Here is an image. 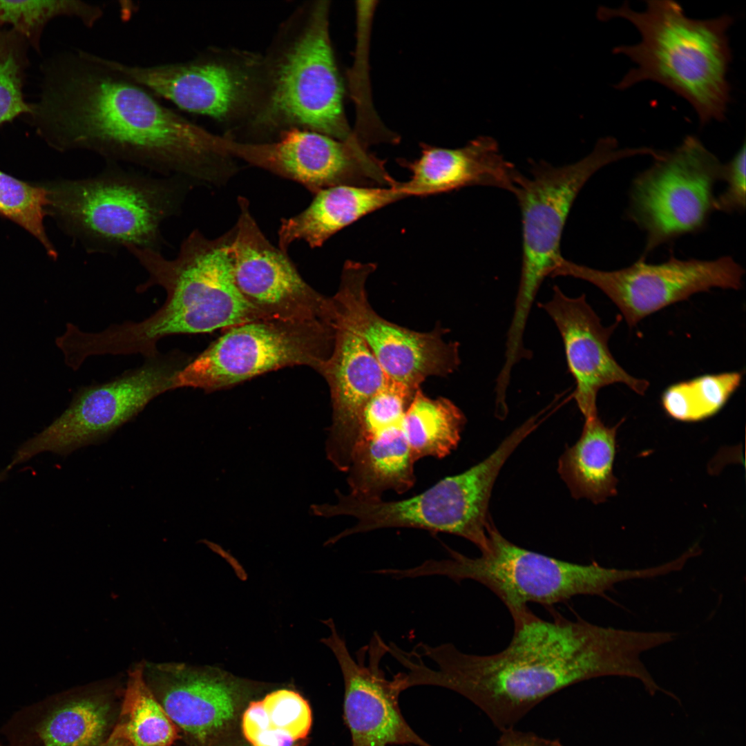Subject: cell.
<instances>
[{
    "mask_svg": "<svg viewBox=\"0 0 746 746\" xmlns=\"http://www.w3.org/2000/svg\"><path fill=\"white\" fill-rule=\"evenodd\" d=\"M40 70L38 99L22 118L52 149L92 152L192 186L220 184L236 171L216 149V134L162 105L106 57L66 50Z\"/></svg>",
    "mask_w": 746,
    "mask_h": 746,
    "instance_id": "1",
    "label": "cell"
},
{
    "mask_svg": "<svg viewBox=\"0 0 746 746\" xmlns=\"http://www.w3.org/2000/svg\"><path fill=\"white\" fill-rule=\"evenodd\" d=\"M510 613L513 637L494 654L463 653L452 643L421 642L419 653L437 667L417 664L414 684L458 693L501 731L515 727L546 698L578 682L609 676L644 681L648 676L640 659L648 644L640 631L571 620L555 612L553 620H544L528 606Z\"/></svg>",
    "mask_w": 746,
    "mask_h": 746,
    "instance_id": "2",
    "label": "cell"
},
{
    "mask_svg": "<svg viewBox=\"0 0 746 746\" xmlns=\"http://www.w3.org/2000/svg\"><path fill=\"white\" fill-rule=\"evenodd\" d=\"M232 238L233 229L215 238L194 229L171 259L160 251L126 246L147 274L144 283L136 287L137 292L160 286L166 292V299L143 321L114 324L95 332L93 341L97 353L140 354L145 358L157 353V342L171 335L211 332L266 319L236 286Z\"/></svg>",
    "mask_w": 746,
    "mask_h": 746,
    "instance_id": "3",
    "label": "cell"
},
{
    "mask_svg": "<svg viewBox=\"0 0 746 746\" xmlns=\"http://www.w3.org/2000/svg\"><path fill=\"white\" fill-rule=\"evenodd\" d=\"M645 3V9L640 12L627 2L597 10L600 20L624 19L640 35L638 43L613 49V53L625 55L635 64L615 88L624 90L651 81L687 101L701 126L724 121L731 90L727 79L732 60L727 31L734 19L729 15L690 18L681 5L672 0Z\"/></svg>",
    "mask_w": 746,
    "mask_h": 746,
    "instance_id": "4",
    "label": "cell"
},
{
    "mask_svg": "<svg viewBox=\"0 0 746 746\" xmlns=\"http://www.w3.org/2000/svg\"><path fill=\"white\" fill-rule=\"evenodd\" d=\"M41 184L46 214L89 254L116 255L126 246L161 252L162 227L177 216L192 185L176 177H154L107 162L99 173Z\"/></svg>",
    "mask_w": 746,
    "mask_h": 746,
    "instance_id": "5",
    "label": "cell"
},
{
    "mask_svg": "<svg viewBox=\"0 0 746 746\" xmlns=\"http://www.w3.org/2000/svg\"><path fill=\"white\" fill-rule=\"evenodd\" d=\"M329 3L300 6L283 23L263 60L268 94L251 135L298 128L357 142L347 124L329 32Z\"/></svg>",
    "mask_w": 746,
    "mask_h": 746,
    "instance_id": "6",
    "label": "cell"
},
{
    "mask_svg": "<svg viewBox=\"0 0 746 746\" xmlns=\"http://www.w3.org/2000/svg\"><path fill=\"white\" fill-rule=\"evenodd\" d=\"M488 544L477 557L448 548L450 558L428 560L401 569V578L441 575L459 583L479 582L492 591L509 611L529 602L551 606L580 595L607 597L618 583L645 579V568H606L597 562L581 564L534 552L507 540L490 522Z\"/></svg>",
    "mask_w": 746,
    "mask_h": 746,
    "instance_id": "7",
    "label": "cell"
},
{
    "mask_svg": "<svg viewBox=\"0 0 746 746\" xmlns=\"http://www.w3.org/2000/svg\"><path fill=\"white\" fill-rule=\"evenodd\" d=\"M521 443L511 433L481 462L460 474L447 477L409 499H364L339 490L335 504H314V515L353 517L356 524L328 540V544L358 533L388 528H414L462 537L481 551L488 544V504L493 485L508 457Z\"/></svg>",
    "mask_w": 746,
    "mask_h": 746,
    "instance_id": "8",
    "label": "cell"
},
{
    "mask_svg": "<svg viewBox=\"0 0 746 746\" xmlns=\"http://www.w3.org/2000/svg\"><path fill=\"white\" fill-rule=\"evenodd\" d=\"M106 60L156 97L231 131H250L267 102L263 56L255 52L213 48L192 59L151 66Z\"/></svg>",
    "mask_w": 746,
    "mask_h": 746,
    "instance_id": "9",
    "label": "cell"
},
{
    "mask_svg": "<svg viewBox=\"0 0 746 746\" xmlns=\"http://www.w3.org/2000/svg\"><path fill=\"white\" fill-rule=\"evenodd\" d=\"M647 147L619 148L613 137L600 139L583 159L555 166L532 162L530 176L520 172L513 194L522 213V263L513 320L528 321L538 290L560 260L562 234L579 192L598 170L622 159L646 155Z\"/></svg>",
    "mask_w": 746,
    "mask_h": 746,
    "instance_id": "10",
    "label": "cell"
},
{
    "mask_svg": "<svg viewBox=\"0 0 746 746\" xmlns=\"http://www.w3.org/2000/svg\"><path fill=\"white\" fill-rule=\"evenodd\" d=\"M190 361L177 349L158 352L110 381L82 387L59 417L17 449L6 468L42 452L67 455L104 441L155 398L176 389L177 374Z\"/></svg>",
    "mask_w": 746,
    "mask_h": 746,
    "instance_id": "11",
    "label": "cell"
},
{
    "mask_svg": "<svg viewBox=\"0 0 746 746\" xmlns=\"http://www.w3.org/2000/svg\"><path fill=\"white\" fill-rule=\"evenodd\" d=\"M332 320L259 319L233 326L178 374L175 388L206 392L294 365L318 371L334 342Z\"/></svg>",
    "mask_w": 746,
    "mask_h": 746,
    "instance_id": "12",
    "label": "cell"
},
{
    "mask_svg": "<svg viewBox=\"0 0 746 746\" xmlns=\"http://www.w3.org/2000/svg\"><path fill=\"white\" fill-rule=\"evenodd\" d=\"M633 180L627 216L646 233L641 256L683 235L700 231L714 211V189L723 164L700 140L686 136Z\"/></svg>",
    "mask_w": 746,
    "mask_h": 746,
    "instance_id": "13",
    "label": "cell"
},
{
    "mask_svg": "<svg viewBox=\"0 0 746 746\" xmlns=\"http://www.w3.org/2000/svg\"><path fill=\"white\" fill-rule=\"evenodd\" d=\"M375 265L347 260L332 297L336 316L367 345L388 379L416 392L432 376H446L460 365L457 342L443 339L440 326L419 332L378 314L367 299L365 284Z\"/></svg>",
    "mask_w": 746,
    "mask_h": 746,
    "instance_id": "14",
    "label": "cell"
},
{
    "mask_svg": "<svg viewBox=\"0 0 746 746\" xmlns=\"http://www.w3.org/2000/svg\"><path fill=\"white\" fill-rule=\"evenodd\" d=\"M216 145L222 155L300 183L314 195L338 185L390 186L394 182L361 143L311 130L292 128L262 142L217 135Z\"/></svg>",
    "mask_w": 746,
    "mask_h": 746,
    "instance_id": "15",
    "label": "cell"
},
{
    "mask_svg": "<svg viewBox=\"0 0 746 746\" xmlns=\"http://www.w3.org/2000/svg\"><path fill=\"white\" fill-rule=\"evenodd\" d=\"M745 270L731 256L682 260L671 256L658 264L640 258L612 271L579 265L562 257L551 276H570L600 289L620 309L629 327L671 304L710 289H739Z\"/></svg>",
    "mask_w": 746,
    "mask_h": 746,
    "instance_id": "16",
    "label": "cell"
},
{
    "mask_svg": "<svg viewBox=\"0 0 746 746\" xmlns=\"http://www.w3.org/2000/svg\"><path fill=\"white\" fill-rule=\"evenodd\" d=\"M238 204L231 254L234 280L245 299L266 319L332 320L331 298L311 287L287 253L269 242L252 216L249 200L239 196Z\"/></svg>",
    "mask_w": 746,
    "mask_h": 746,
    "instance_id": "17",
    "label": "cell"
},
{
    "mask_svg": "<svg viewBox=\"0 0 746 746\" xmlns=\"http://www.w3.org/2000/svg\"><path fill=\"white\" fill-rule=\"evenodd\" d=\"M323 622L330 635L321 642L333 652L343 677L344 720L352 746H432L410 727L401 714L399 697L405 690L403 673L399 672L390 680L385 678L380 663L388 653V644L381 636L375 631L355 660L333 620Z\"/></svg>",
    "mask_w": 746,
    "mask_h": 746,
    "instance_id": "18",
    "label": "cell"
},
{
    "mask_svg": "<svg viewBox=\"0 0 746 746\" xmlns=\"http://www.w3.org/2000/svg\"><path fill=\"white\" fill-rule=\"evenodd\" d=\"M77 687L21 709L1 729L10 746H99L115 727L125 681Z\"/></svg>",
    "mask_w": 746,
    "mask_h": 746,
    "instance_id": "19",
    "label": "cell"
},
{
    "mask_svg": "<svg viewBox=\"0 0 746 746\" xmlns=\"http://www.w3.org/2000/svg\"><path fill=\"white\" fill-rule=\"evenodd\" d=\"M144 680L187 746H213L240 708L243 681L211 667L143 661Z\"/></svg>",
    "mask_w": 746,
    "mask_h": 746,
    "instance_id": "20",
    "label": "cell"
},
{
    "mask_svg": "<svg viewBox=\"0 0 746 746\" xmlns=\"http://www.w3.org/2000/svg\"><path fill=\"white\" fill-rule=\"evenodd\" d=\"M551 300L539 303L555 324L562 339L569 372L574 379V399L585 419L597 417V396L600 390L614 383L626 385L643 395L649 383L635 378L615 361L609 340L622 319L604 326L588 303L585 294L572 298L555 285Z\"/></svg>",
    "mask_w": 746,
    "mask_h": 746,
    "instance_id": "21",
    "label": "cell"
},
{
    "mask_svg": "<svg viewBox=\"0 0 746 746\" xmlns=\"http://www.w3.org/2000/svg\"><path fill=\"white\" fill-rule=\"evenodd\" d=\"M332 351L318 372L330 391L332 424L325 443L327 458L347 472L365 407L389 379L364 341L335 314Z\"/></svg>",
    "mask_w": 746,
    "mask_h": 746,
    "instance_id": "22",
    "label": "cell"
},
{
    "mask_svg": "<svg viewBox=\"0 0 746 746\" xmlns=\"http://www.w3.org/2000/svg\"><path fill=\"white\" fill-rule=\"evenodd\" d=\"M409 179L396 182L406 196H425L468 186H487L513 193L519 173L499 151L495 140L481 136L459 149L425 146L420 157L405 164Z\"/></svg>",
    "mask_w": 746,
    "mask_h": 746,
    "instance_id": "23",
    "label": "cell"
},
{
    "mask_svg": "<svg viewBox=\"0 0 746 746\" xmlns=\"http://www.w3.org/2000/svg\"><path fill=\"white\" fill-rule=\"evenodd\" d=\"M405 198L396 183L387 187L338 185L322 189L305 210L281 220L278 247L287 253L298 240H304L311 248L320 247L362 217Z\"/></svg>",
    "mask_w": 746,
    "mask_h": 746,
    "instance_id": "24",
    "label": "cell"
},
{
    "mask_svg": "<svg viewBox=\"0 0 746 746\" xmlns=\"http://www.w3.org/2000/svg\"><path fill=\"white\" fill-rule=\"evenodd\" d=\"M414 463L403 419L356 442L347 471L349 493L364 499H381L388 490L403 494L415 484Z\"/></svg>",
    "mask_w": 746,
    "mask_h": 746,
    "instance_id": "25",
    "label": "cell"
},
{
    "mask_svg": "<svg viewBox=\"0 0 746 746\" xmlns=\"http://www.w3.org/2000/svg\"><path fill=\"white\" fill-rule=\"evenodd\" d=\"M623 421L609 427L598 416L585 419L579 440L560 457L558 472L574 498L600 504L616 495V433Z\"/></svg>",
    "mask_w": 746,
    "mask_h": 746,
    "instance_id": "26",
    "label": "cell"
},
{
    "mask_svg": "<svg viewBox=\"0 0 746 746\" xmlns=\"http://www.w3.org/2000/svg\"><path fill=\"white\" fill-rule=\"evenodd\" d=\"M466 419L450 399L430 398L418 389L407 410L404 431L416 462L425 457L441 459L457 448Z\"/></svg>",
    "mask_w": 746,
    "mask_h": 746,
    "instance_id": "27",
    "label": "cell"
},
{
    "mask_svg": "<svg viewBox=\"0 0 746 746\" xmlns=\"http://www.w3.org/2000/svg\"><path fill=\"white\" fill-rule=\"evenodd\" d=\"M133 746H173L180 731L148 687L143 661L128 671L115 727Z\"/></svg>",
    "mask_w": 746,
    "mask_h": 746,
    "instance_id": "28",
    "label": "cell"
},
{
    "mask_svg": "<svg viewBox=\"0 0 746 746\" xmlns=\"http://www.w3.org/2000/svg\"><path fill=\"white\" fill-rule=\"evenodd\" d=\"M104 15L102 6L80 0H0V26L23 35L37 52L44 29L52 19L75 18L91 28Z\"/></svg>",
    "mask_w": 746,
    "mask_h": 746,
    "instance_id": "29",
    "label": "cell"
},
{
    "mask_svg": "<svg viewBox=\"0 0 746 746\" xmlns=\"http://www.w3.org/2000/svg\"><path fill=\"white\" fill-rule=\"evenodd\" d=\"M739 372L700 376L675 383L662 393L665 412L682 421H697L717 413L740 386Z\"/></svg>",
    "mask_w": 746,
    "mask_h": 746,
    "instance_id": "30",
    "label": "cell"
},
{
    "mask_svg": "<svg viewBox=\"0 0 746 746\" xmlns=\"http://www.w3.org/2000/svg\"><path fill=\"white\" fill-rule=\"evenodd\" d=\"M30 48L23 35L0 26V126L22 117L30 111L23 89Z\"/></svg>",
    "mask_w": 746,
    "mask_h": 746,
    "instance_id": "31",
    "label": "cell"
},
{
    "mask_svg": "<svg viewBox=\"0 0 746 746\" xmlns=\"http://www.w3.org/2000/svg\"><path fill=\"white\" fill-rule=\"evenodd\" d=\"M48 200L41 183H29L0 170V217L8 219L35 236L47 254L56 259L57 252L44 225Z\"/></svg>",
    "mask_w": 746,
    "mask_h": 746,
    "instance_id": "32",
    "label": "cell"
},
{
    "mask_svg": "<svg viewBox=\"0 0 746 746\" xmlns=\"http://www.w3.org/2000/svg\"><path fill=\"white\" fill-rule=\"evenodd\" d=\"M270 726L294 741L308 734L312 725V711L308 702L297 692L278 689L262 700Z\"/></svg>",
    "mask_w": 746,
    "mask_h": 746,
    "instance_id": "33",
    "label": "cell"
},
{
    "mask_svg": "<svg viewBox=\"0 0 746 746\" xmlns=\"http://www.w3.org/2000/svg\"><path fill=\"white\" fill-rule=\"evenodd\" d=\"M746 147L742 146L727 164H723L722 180L726 182L724 191L715 197L714 210L727 213H740L745 209Z\"/></svg>",
    "mask_w": 746,
    "mask_h": 746,
    "instance_id": "34",
    "label": "cell"
},
{
    "mask_svg": "<svg viewBox=\"0 0 746 746\" xmlns=\"http://www.w3.org/2000/svg\"><path fill=\"white\" fill-rule=\"evenodd\" d=\"M242 727L245 737L251 744L271 727L262 700L249 705L243 714Z\"/></svg>",
    "mask_w": 746,
    "mask_h": 746,
    "instance_id": "35",
    "label": "cell"
},
{
    "mask_svg": "<svg viewBox=\"0 0 746 746\" xmlns=\"http://www.w3.org/2000/svg\"><path fill=\"white\" fill-rule=\"evenodd\" d=\"M500 732L497 746H564L559 739L544 738L533 732L517 730L515 727Z\"/></svg>",
    "mask_w": 746,
    "mask_h": 746,
    "instance_id": "36",
    "label": "cell"
},
{
    "mask_svg": "<svg viewBox=\"0 0 746 746\" xmlns=\"http://www.w3.org/2000/svg\"><path fill=\"white\" fill-rule=\"evenodd\" d=\"M99 746H133L132 743L114 728L112 734Z\"/></svg>",
    "mask_w": 746,
    "mask_h": 746,
    "instance_id": "37",
    "label": "cell"
},
{
    "mask_svg": "<svg viewBox=\"0 0 746 746\" xmlns=\"http://www.w3.org/2000/svg\"><path fill=\"white\" fill-rule=\"evenodd\" d=\"M8 476V472L3 469L0 472V482L5 480Z\"/></svg>",
    "mask_w": 746,
    "mask_h": 746,
    "instance_id": "38",
    "label": "cell"
},
{
    "mask_svg": "<svg viewBox=\"0 0 746 746\" xmlns=\"http://www.w3.org/2000/svg\"><path fill=\"white\" fill-rule=\"evenodd\" d=\"M0 746H6V745H2V744H1V743H0ZM7 746H10V745H7Z\"/></svg>",
    "mask_w": 746,
    "mask_h": 746,
    "instance_id": "39",
    "label": "cell"
},
{
    "mask_svg": "<svg viewBox=\"0 0 746 746\" xmlns=\"http://www.w3.org/2000/svg\"><path fill=\"white\" fill-rule=\"evenodd\" d=\"M231 746H240V745H231Z\"/></svg>",
    "mask_w": 746,
    "mask_h": 746,
    "instance_id": "40",
    "label": "cell"
}]
</instances>
